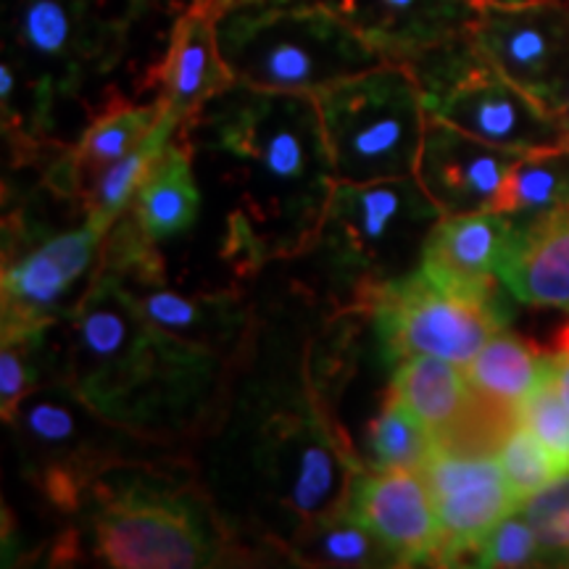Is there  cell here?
<instances>
[{
	"label": "cell",
	"mask_w": 569,
	"mask_h": 569,
	"mask_svg": "<svg viewBox=\"0 0 569 569\" xmlns=\"http://www.w3.org/2000/svg\"><path fill=\"white\" fill-rule=\"evenodd\" d=\"M156 246L127 209L106 234L98 267L122 277L142 315L163 332L222 356L238 351L251 332L256 311L238 293H174Z\"/></svg>",
	"instance_id": "13"
},
{
	"label": "cell",
	"mask_w": 569,
	"mask_h": 569,
	"mask_svg": "<svg viewBox=\"0 0 569 569\" xmlns=\"http://www.w3.org/2000/svg\"><path fill=\"white\" fill-rule=\"evenodd\" d=\"M232 80L246 88L317 96L386 63L319 0H234L217 17Z\"/></svg>",
	"instance_id": "6"
},
{
	"label": "cell",
	"mask_w": 569,
	"mask_h": 569,
	"mask_svg": "<svg viewBox=\"0 0 569 569\" xmlns=\"http://www.w3.org/2000/svg\"><path fill=\"white\" fill-rule=\"evenodd\" d=\"M184 138L232 201L222 238L230 264L256 272L311 253L338 184L317 96L234 82Z\"/></svg>",
	"instance_id": "2"
},
{
	"label": "cell",
	"mask_w": 569,
	"mask_h": 569,
	"mask_svg": "<svg viewBox=\"0 0 569 569\" xmlns=\"http://www.w3.org/2000/svg\"><path fill=\"white\" fill-rule=\"evenodd\" d=\"M419 475L430 488L438 511V567L475 561L488 532L522 507L511 493L498 457L486 451L436 443Z\"/></svg>",
	"instance_id": "15"
},
{
	"label": "cell",
	"mask_w": 569,
	"mask_h": 569,
	"mask_svg": "<svg viewBox=\"0 0 569 569\" xmlns=\"http://www.w3.org/2000/svg\"><path fill=\"white\" fill-rule=\"evenodd\" d=\"M440 217L443 213L417 177L338 182L311 253L343 301L340 311L361 315L375 290L419 269L427 238Z\"/></svg>",
	"instance_id": "7"
},
{
	"label": "cell",
	"mask_w": 569,
	"mask_h": 569,
	"mask_svg": "<svg viewBox=\"0 0 569 569\" xmlns=\"http://www.w3.org/2000/svg\"><path fill=\"white\" fill-rule=\"evenodd\" d=\"M74 515L90 557L106 567L196 569L238 553L193 475L140 457L98 475Z\"/></svg>",
	"instance_id": "5"
},
{
	"label": "cell",
	"mask_w": 569,
	"mask_h": 569,
	"mask_svg": "<svg viewBox=\"0 0 569 569\" xmlns=\"http://www.w3.org/2000/svg\"><path fill=\"white\" fill-rule=\"evenodd\" d=\"M106 234L88 219L51 230L32 203L13 209L3 222V336L53 330L96 277Z\"/></svg>",
	"instance_id": "11"
},
{
	"label": "cell",
	"mask_w": 569,
	"mask_h": 569,
	"mask_svg": "<svg viewBox=\"0 0 569 569\" xmlns=\"http://www.w3.org/2000/svg\"><path fill=\"white\" fill-rule=\"evenodd\" d=\"M472 565L478 567H538L546 565V549L538 530L525 515H509L482 540Z\"/></svg>",
	"instance_id": "31"
},
{
	"label": "cell",
	"mask_w": 569,
	"mask_h": 569,
	"mask_svg": "<svg viewBox=\"0 0 569 569\" xmlns=\"http://www.w3.org/2000/svg\"><path fill=\"white\" fill-rule=\"evenodd\" d=\"M561 203H569V151L553 146L522 153L503 180L490 211L530 219Z\"/></svg>",
	"instance_id": "26"
},
{
	"label": "cell",
	"mask_w": 569,
	"mask_h": 569,
	"mask_svg": "<svg viewBox=\"0 0 569 569\" xmlns=\"http://www.w3.org/2000/svg\"><path fill=\"white\" fill-rule=\"evenodd\" d=\"M475 42L507 80L557 117L569 101V3L480 6Z\"/></svg>",
	"instance_id": "14"
},
{
	"label": "cell",
	"mask_w": 569,
	"mask_h": 569,
	"mask_svg": "<svg viewBox=\"0 0 569 569\" xmlns=\"http://www.w3.org/2000/svg\"><path fill=\"white\" fill-rule=\"evenodd\" d=\"M496 457L519 503H525L538 490H543L569 472L522 419L511 427L509 436L498 446Z\"/></svg>",
	"instance_id": "29"
},
{
	"label": "cell",
	"mask_w": 569,
	"mask_h": 569,
	"mask_svg": "<svg viewBox=\"0 0 569 569\" xmlns=\"http://www.w3.org/2000/svg\"><path fill=\"white\" fill-rule=\"evenodd\" d=\"M549 356H551V377L553 382H557L559 396L565 398V403L569 407V325L561 327L557 336H553Z\"/></svg>",
	"instance_id": "33"
},
{
	"label": "cell",
	"mask_w": 569,
	"mask_h": 569,
	"mask_svg": "<svg viewBox=\"0 0 569 569\" xmlns=\"http://www.w3.org/2000/svg\"><path fill=\"white\" fill-rule=\"evenodd\" d=\"M367 443L375 467L415 469V472H419L425 461L430 459L432 448H436V436L407 403L398 401L390 393L386 407L369 425Z\"/></svg>",
	"instance_id": "28"
},
{
	"label": "cell",
	"mask_w": 569,
	"mask_h": 569,
	"mask_svg": "<svg viewBox=\"0 0 569 569\" xmlns=\"http://www.w3.org/2000/svg\"><path fill=\"white\" fill-rule=\"evenodd\" d=\"M148 0H3L0 106L13 159L40 161L56 117L109 77Z\"/></svg>",
	"instance_id": "4"
},
{
	"label": "cell",
	"mask_w": 569,
	"mask_h": 569,
	"mask_svg": "<svg viewBox=\"0 0 569 569\" xmlns=\"http://www.w3.org/2000/svg\"><path fill=\"white\" fill-rule=\"evenodd\" d=\"M403 67L415 74L427 117L472 138L515 151L553 148L565 140L559 119L507 80L480 51L472 32L459 34Z\"/></svg>",
	"instance_id": "9"
},
{
	"label": "cell",
	"mask_w": 569,
	"mask_h": 569,
	"mask_svg": "<svg viewBox=\"0 0 569 569\" xmlns=\"http://www.w3.org/2000/svg\"><path fill=\"white\" fill-rule=\"evenodd\" d=\"M498 277L517 301L569 315V203L517 219V238Z\"/></svg>",
	"instance_id": "22"
},
{
	"label": "cell",
	"mask_w": 569,
	"mask_h": 569,
	"mask_svg": "<svg viewBox=\"0 0 569 569\" xmlns=\"http://www.w3.org/2000/svg\"><path fill=\"white\" fill-rule=\"evenodd\" d=\"M224 356L169 336L122 277L98 267L51 330V372L106 422L142 440L193 432L222 396Z\"/></svg>",
	"instance_id": "3"
},
{
	"label": "cell",
	"mask_w": 569,
	"mask_h": 569,
	"mask_svg": "<svg viewBox=\"0 0 569 569\" xmlns=\"http://www.w3.org/2000/svg\"><path fill=\"white\" fill-rule=\"evenodd\" d=\"M465 372L482 401L519 415L525 398L551 375V356L501 330L480 348Z\"/></svg>",
	"instance_id": "24"
},
{
	"label": "cell",
	"mask_w": 569,
	"mask_h": 569,
	"mask_svg": "<svg viewBox=\"0 0 569 569\" xmlns=\"http://www.w3.org/2000/svg\"><path fill=\"white\" fill-rule=\"evenodd\" d=\"M557 119L561 122V127H565V134H567L569 132V101L557 111Z\"/></svg>",
	"instance_id": "36"
},
{
	"label": "cell",
	"mask_w": 569,
	"mask_h": 569,
	"mask_svg": "<svg viewBox=\"0 0 569 569\" xmlns=\"http://www.w3.org/2000/svg\"><path fill=\"white\" fill-rule=\"evenodd\" d=\"M51 372V330L3 336L0 351V411L3 422L17 415L27 396Z\"/></svg>",
	"instance_id": "30"
},
{
	"label": "cell",
	"mask_w": 569,
	"mask_h": 569,
	"mask_svg": "<svg viewBox=\"0 0 569 569\" xmlns=\"http://www.w3.org/2000/svg\"><path fill=\"white\" fill-rule=\"evenodd\" d=\"M6 425H11L27 480L56 509L71 515L98 475L119 461L134 459L130 451L142 443V438L98 417L53 375L21 401Z\"/></svg>",
	"instance_id": "10"
},
{
	"label": "cell",
	"mask_w": 569,
	"mask_h": 569,
	"mask_svg": "<svg viewBox=\"0 0 569 569\" xmlns=\"http://www.w3.org/2000/svg\"><path fill=\"white\" fill-rule=\"evenodd\" d=\"M227 3H234V0H227Z\"/></svg>",
	"instance_id": "38"
},
{
	"label": "cell",
	"mask_w": 569,
	"mask_h": 569,
	"mask_svg": "<svg viewBox=\"0 0 569 569\" xmlns=\"http://www.w3.org/2000/svg\"><path fill=\"white\" fill-rule=\"evenodd\" d=\"M338 182L369 184L415 177L427 111L403 63H380L317 92Z\"/></svg>",
	"instance_id": "8"
},
{
	"label": "cell",
	"mask_w": 569,
	"mask_h": 569,
	"mask_svg": "<svg viewBox=\"0 0 569 569\" xmlns=\"http://www.w3.org/2000/svg\"><path fill=\"white\" fill-rule=\"evenodd\" d=\"M478 6H519V3H536V0H472Z\"/></svg>",
	"instance_id": "35"
},
{
	"label": "cell",
	"mask_w": 569,
	"mask_h": 569,
	"mask_svg": "<svg viewBox=\"0 0 569 569\" xmlns=\"http://www.w3.org/2000/svg\"><path fill=\"white\" fill-rule=\"evenodd\" d=\"M359 311L274 309L256 315L238 375L217 401L203 488L234 543L288 557L290 546L346 515L353 478L367 461L338 422Z\"/></svg>",
	"instance_id": "1"
},
{
	"label": "cell",
	"mask_w": 569,
	"mask_h": 569,
	"mask_svg": "<svg viewBox=\"0 0 569 569\" xmlns=\"http://www.w3.org/2000/svg\"><path fill=\"white\" fill-rule=\"evenodd\" d=\"M177 134H180V127L161 113L159 124L153 127L151 134H148L134 151L122 156L119 161H113L111 167H106L103 172L90 182L88 193L82 198L84 219H88L90 224H96L101 232H109L113 222L130 209L140 184L146 182L153 163L161 159L163 148H167Z\"/></svg>",
	"instance_id": "25"
},
{
	"label": "cell",
	"mask_w": 569,
	"mask_h": 569,
	"mask_svg": "<svg viewBox=\"0 0 569 569\" xmlns=\"http://www.w3.org/2000/svg\"><path fill=\"white\" fill-rule=\"evenodd\" d=\"M359 32L382 59L409 63L469 32L480 6L472 0H319Z\"/></svg>",
	"instance_id": "19"
},
{
	"label": "cell",
	"mask_w": 569,
	"mask_h": 569,
	"mask_svg": "<svg viewBox=\"0 0 569 569\" xmlns=\"http://www.w3.org/2000/svg\"><path fill=\"white\" fill-rule=\"evenodd\" d=\"M159 101L140 106L122 96H111L96 111V117L90 119V124L84 127L74 146L56 142L51 156L42 159V184L53 198L77 201L82 206L90 182L113 161L134 151L159 124Z\"/></svg>",
	"instance_id": "21"
},
{
	"label": "cell",
	"mask_w": 569,
	"mask_h": 569,
	"mask_svg": "<svg viewBox=\"0 0 569 569\" xmlns=\"http://www.w3.org/2000/svg\"><path fill=\"white\" fill-rule=\"evenodd\" d=\"M346 515L372 530L401 567H438V511L430 488L415 469L367 465L353 478Z\"/></svg>",
	"instance_id": "16"
},
{
	"label": "cell",
	"mask_w": 569,
	"mask_h": 569,
	"mask_svg": "<svg viewBox=\"0 0 569 569\" xmlns=\"http://www.w3.org/2000/svg\"><path fill=\"white\" fill-rule=\"evenodd\" d=\"M222 9L224 0H190L180 9L156 71V101L163 117L180 127V134L188 132L213 98L234 84L217 40V17Z\"/></svg>",
	"instance_id": "18"
},
{
	"label": "cell",
	"mask_w": 569,
	"mask_h": 569,
	"mask_svg": "<svg viewBox=\"0 0 569 569\" xmlns=\"http://www.w3.org/2000/svg\"><path fill=\"white\" fill-rule=\"evenodd\" d=\"M517 238V219L498 211L440 217L425 243L422 269L443 288L475 296H501V264Z\"/></svg>",
	"instance_id": "20"
},
{
	"label": "cell",
	"mask_w": 569,
	"mask_h": 569,
	"mask_svg": "<svg viewBox=\"0 0 569 569\" xmlns=\"http://www.w3.org/2000/svg\"><path fill=\"white\" fill-rule=\"evenodd\" d=\"M522 153L427 117L415 177L443 217L490 211Z\"/></svg>",
	"instance_id": "17"
},
{
	"label": "cell",
	"mask_w": 569,
	"mask_h": 569,
	"mask_svg": "<svg viewBox=\"0 0 569 569\" xmlns=\"http://www.w3.org/2000/svg\"><path fill=\"white\" fill-rule=\"evenodd\" d=\"M519 419L543 440L546 448L569 469V407L553 377H546L519 407Z\"/></svg>",
	"instance_id": "32"
},
{
	"label": "cell",
	"mask_w": 569,
	"mask_h": 569,
	"mask_svg": "<svg viewBox=\"0 0 569 569\" xmlns=\"http://www.w3.org/2000/svg\"><path fill=\"white\" fill-rule=\"evenodd\" d=\"M193 148L184 134H177L153 163L151 174L140 184L130 211L153 243L180 238L193 230L201 211V190L193 172Z\"/></svg>",
	"instance_id": "23"
},
{
	"label": "cell",
	"mask_w": 569,
	"mask_h": 569,
	"mask_svg": "<svg viewBox=\"0 0 569 569\" xmlns=\"http://www.w3.org/2000/svg\"><path fill=\"white\" fill-rule=\"evenodd\" d=\"M361 315L375 327L388 367L422 353L467 367L496 332L507 330L509 309L501 296L461 293L415 269L375 290Z\"/></svg>",
	"instance_id": "12"
},
{
	"label": "cell",
	"mask_w": 569,
	"mask_h": 569,
	"mask_svg": "<svg viewBox=\"0 0 569 569\" xmlns=\"http://www.w3.org/2000/svg\"><path fill=\"white\" fill-rule=\"evenodd\" d=\"M559 146H561V148H567V151H569V132L565 134V140H561V142H559Z\"/></svg>",
	"instance_id": "37"
},
{
	"label": "cell",
	"mask_w": 569,
	"mask_h": 569,
	"mask_svg": "<svg viewBox=\"0 0 569 569\" xmlns=\"http://www.w3.org/2000/svg\"><path fill=\"white\" fill-rule=\"evenodd\" d=\"M288 559L309 567H401L372 530L348 515L311 528L290 546Z\"/></svg>",
	"instance_id": "27"
},
{
	"label": "cell",
	"mask_w": 569,
	"mask_h": 569,
	"mask_svg": "<svg viewBox=\"0 0 569 569\" xmlns=\"http://www.w3.org/2000/svg\"><path fill=\"white\" fill-rule=\"evenodd\" d=\"M190 0H148V6H151L153 11L156 9H184Z\"/></svg>",
	"instance_id": "34"
}]
</instances>
